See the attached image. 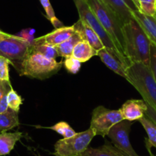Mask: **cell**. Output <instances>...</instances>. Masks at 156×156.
Masks as SVG:
<instances>
[{"mask_svg": "<svg viewBox=\"0 0 156 156\" xmlns=\"http://www.w3.org/2000/svg\"><path fill=\"white\" fill-rule=\"evenodd\" d=\"M90 128L83 132L76 133L74 136L70 138H64L58 140L55 144V156H80L87 148L95 136Z\"/></svg>", "mask_w": 156, "mask_h": 156, "instance_id": "obj_7", "label": "cell"}, {"mask_svg": "<svg viewBox=\"0 0 156 156\" xmlns=\"http://www.w3.org/2000/svg\"><path fill=\"white\" fill-rule=\"evenodd\" d=\"M149 152H150V154H151V156H154V155H153V154H151V151H149Z\"/></svg>", "mask_w": 156, "mask_h": 156, "instance_id": "obj_34", "label": "cell"}, {"mask_svg": "<svg viewBox=\"0 0 156 156\" xmlns=\"http://www.w3.org/2000/svg\"><path fill=\"white\" fill-rule=\"evenodd\" d=\"M7 101H8L9 108L18 112L20 109V106L23 103L22 97L19 95L13 88H12L11 90L7 94Z\"/></svg>", "mask_w": 156, "mask_h": 156, "instance_id": "obj_26", "label": "cell"}, {"mask_svg": "<svg viewBox=\"0 0 156 156\" xmlns=\"http://www.w3.org/2000/svg\"><path fill=\"white\" fill-rule=\"evenodd\" d=\"M94 14L103 25L119 51L125 57V41L122 31V21L110 8L107 6L102 0H86ZM129 61V60H128Z\"/></svg>", "mask_w": 156, "mask_h": 156, "instance_id": "obj_2", "label": "cell"}, {"mask_svg": "<svg viewBox=\"0 0 156 156\" xmlns=\"http://www.w3.org/2000/svg\"><path fill=\"white\" fill-rule=\"evenodd\" d=\"M147 106H148V108H147V110L145 112V115H148L151 120L154 121L156 123V110L148 104H147Z\"/></svg>", "mask_w": 156, "mask_h": 156, "instance_id": "obj_32", "label": "cell"}, {"mask_svg": "<svg viewBox=\"0 0 156 156\" xmlns=\"http://www.w3.org/2000/svg\"><path fill=\"white\" fill-rule=\"evenodd\" d=\"M75 32L71 37L64 42L61 43L59 45L56 46L58 55L63 58H69L72 56V52L76 44L81 41H85L84 35L83 33V26L81 21L79 19L74 24Z\"/></svg>", "mask_w": 156, "mask_h": 156, "instance_id": "obj_13", "label": "cell"}, {"mask_svg": "<svg viewBox=\"0 0 156 156\" xmlns=\"http://www.w3.org/2000/svg\"><path fill=\"white\" fill-rule=\"evenodd\" d=\"M12 88V87L11 85V82L0 80V99L2 98L3 95L8 94Z\"/></svg>", "mask_w": 156, "mask_h": 156, "instance_id": "obj_30", "label": "cell"}, {"mask_svg": "<svg viewBox=\"0 0 156 156\" xmlns=\"http://www.w3.org/2000/svg\"><path fill=\"white\" fill-rule=\"evenodd\" d=\"M23 136L21 132L0 133V156L7 155L14 148L16 142H19Z\"/></svg>", "mask_w": 156, "mask_h": 156, "instance_id": "obj_17", "label": "cell"}, {"mask_svg": "<svg viewBox=\"0 0 156 156\" xmlns=\"http://www.w3.org/2000/svg\"><path fill=\"white\" fill-rule=\"evenodd\" d=\"M97 55V51L87 41H81L76 44L72 52V57L80 62H86Z\"/></svg>", "mask_w": 156, "mask_h": 156, "instance_id": "obj_18", "label": "cell"}, {"mask_svg": "<svg viewBox=\"0 0 156 156\" xmlns=\"http://www.w3.org/2000/svg\"><path fill=\"white\" fill-rule=\"evenodd\" d=\"M133 122L123 119L114 125L108 133L112 145L129 156H139L135 151L129 141V133Z\"/></svg>", "mask_w": 156, "mask_h": 156, "instance_id": "obj_9", "label": "cell"}, {"mask_svg": "<svg viewBox=\"0 0 156 156\" xmlns=\"http://www.w3.org/2000/svg\"><path fill=\"white\" fill-rule=\"evenodd\" d=\"M133 2L134 3V5H136V7L137 8V9L139 11V0H132Z\"/></svg>", "mask_w": 156, "mask_h": 156, "instance_id": "obj_33", "label": "cell"}, {"mask_svg": "<svg viewBox=\"0 0 156 156\" xmlns=\"http://www.w3.org/2000/svg\"><path fill=\"white\" fill-rule=\"evenodd\" d=\"M11 61L5 57L0 55V80L4 81H10L9 64Z\"/></svg>", "mask_w": 156, "mask_h": 156, "instance_id": "obj_27", "label": "cell"}, {"mask_svg": "<svg viewBox=\"0 0 156 156\" xmlns=\"http://www.w3.org/2000/svg\"><path fill=\"white\" fill-rule=\"evenodd\" d=\"M75 32L74 25L64 26L55 28L48 34L34 38L31 43L33 44H48L54 46H58L70 38Z\"/></svg>", "mask_w": 156, "mask_h": 156, "instance_id": "obj_10", "label": "cell"}, {"mask_svg": "<svg viewBox=\"0 0 156 156\" xmlns=\"http://www.w3.org/2000/svg\"><path fill=\"white\" fill-rule=\"evenodd\" d=\"M139 121L148 135V139H146L148 150L150 149L151 146L156 148V123L146 115H144Z\"/></svg>", "mask_w": 156, "mask_h": 156, "instance_id": "obj_20", "label": "cell"}, {"mask_svg": "<svg viewBox=\"0 0 156 156\" xmlns=\"http://www.w3.org/2000/svg\"><path fill=\"white\" fill-rule=\"evenodd\" d=\"M29 48L34 52L44 55L51 59H56L59 57L56 46L48 44H33L31 42Z\"/></svg>", "mask_w": 156, "mask_h": 156, "instance_id": "obj_22", "label": "cell"}, {"mask_svg": "<svg viewBox=\"0 0 156 156\" xmlns=\"http://www.w3.org/2000/svg\"><path fill=\"white\" fill-rule=\"evenodd\" d=\"M139 12L148 16H156V0H139Z\"/></svg>", "mask_w": 156, "mask_h": 156, "instance_id": "obj_25", "label": "cell"}, {"mask_svg": "<svg viewBox=\"0 0 156 156\" xmlns=\"http://www.w3.org/2000/svg\"><path fill=\"white\" fill-rule=\"evenodd\" d=\"M30 45L31 42L24 37L2 31L0 36V55L9 60L12 65L18 70Z\"/></svg>", "mask_w": 156, "mask_h": 156, "instance_id": "obj_6", "label": "cell"}, {"mask_svg": "<svg viewBox=\"0 0 156 156\" xmlns=\"http://www.w3.org/2000/svg\"><path fill=\"white\" fill-rule=\"evenodd\" d=\"M126 56L129 63L142 62L149 67L151 41L134 17L122 27Z\"/></svg>", "mask_w": 156, "mask_h": 156, "instance_id": "obj_1", "label": "cell"}, {"mask_svg": "<svg viewBox=\"0 0 156 156\" xmlns=\"http://www.w3.org/2000/svg\"><path fill=\"white\" fill-rule=\"evenodd\" d=\"M149 67L156 81V47L151 43V47H150Z\"/></svg>", "mask_w": 156, "mask_h": 156, "instance_id": "obj_29", "label": "cell"}, {"mask_svg": "<svg viewBox=\"0 0 156 156\" xmlns=\"http://www.w3.org/2000/svg\"><path fill=\"white\" fill-rule=\"evenodd\" d=\"M7 94L2 96V97L0 99V113H3L6 112L9 109L8 101H7Z\"/></svg>", "mask_w": 156, "mask_h": 156, "instance_id": "obj_31", "label": "cell"}, {"mask_svg": "<svg viewBox=\"0 0 156 156\" xmlns=\"http://www.w3.org/2000/svg\"><path fill=\"white\" fill-rule=\"evenodd\" d=\"M126 73L127 81L137 90L144 101L156 110V81L150 67L142 62L131 63Z\"/></svg>", "mask_w": 156, "mask_h": 156, "instance_id": "obj_3", "label": "cell"}, {"mask_svg": "<svg viewBox=\"0 0 156 156\" xmlns=\"http://www.w3.org/2000/svg\"><path fill=\"white\" fill-rule=\"evenodd\" d=\"M97 56L100 57L102 62L111 70L116 74L122 76L127 80V75L126 73V67L123 64L119 61V60L112 55L106 48L100 49L97 51Z\"/></svg>", "mask_w": 156, "mask_h": 156, "instance_id": "obj_15", "label": "cell"}, {"mask_svg": "<svg viewBox=\"0 0 156 156\" xmlns=\"http://www.w3.org/2000/svg\"><path fill=\"white\" fill-rule=\"evenodd\" d=\"M147 108V103L143 100H129L119 109L123 119L134 122L139 120L145 115Z\"/></svg>", "mask_w": 156, "mask_h": 156, "instance_id": "obj_12", "label": "cell"}, {"mask_svg": "<svg viewBox=\"0 0 156 156\" xmlns=\"http://www.w3.org/2000/svg\"><path fill=\"white\" fill-rule=\"evenodd\" d=\"M80 156H129L112 145V142L105 141L104 145L99 148L88 147Z\"/></svg>", "mask_w": 156, "mask_h": 156, "instance_id": "obj_16", "label": "cell"}, {"mask_svg": "<svg viewBox=\"0 0 156 156\" xmlns=\"http://www.w3.org/2000/svg\"><path fill=\"white\" fill-rule=\"evenodd\" d=\"M19 112L9 108L6 112L0 113V133L19 126Z\"/></svg>", "mask_w": 156, "mask_h": 156, "instance_id": "obj_19", "label": "cell"}, {"mask_svg": "<svg viewBox=\"0 0 156 156\" xmlns=\"http://www.w3.org/2000/svg\"><path fill=\"white\" fill-rule=\"evenodd\" d=\"M74 2L76 8L77 9L78 14L80 16V20L86 22L94 31L97 34V35L100 37V40L103 42L104 47L112 54V55L117 58L119 60L121 63L124 65L126 68L130 65L129 61L127 58H126L119 50L115 47L112 39L108 34L107 31L105 30L103 25L100 23L98 19L94 14L93 11L91 10L90 7L87 4L86 0H73Z\"/></svg>", "mask_w": 156, "mask_h": 156, "instance_id": "obj_5", "label": "cell"}, {"mask_svg": "<svg viewBox=\"0 0 156 156\" xmlns=\"http://www.w3.org/2000/svg\"><path fill=\"white\" fill-rule=\"evenodd\" d=\"M63 63V61L58 62L56 59L46 58L29 48L17 71L20 76L44 80L58 73Z\"/></svg>", "mask_w": 156, "mask_h": 156, "instance_id": "obj_4", "label": "cell"}, {"mask_svg": "<svg viewBox=\"0 0 156 156\" xmlns=\"http://www.w3.org/2000/svg\"><path fill=\"white\" fill-rule=\"evenodd\" d=\"M37 128H44V129H49L55 131L58 133V134L62 136L64 138H70L72 137L76 134V132L74 131L73 128L69 125L67 122H59L54 125L53 126H49V127H41V126H36Z\"/></svg>", "mask_w": 156, "mask_h": 156, "instance_id": "obj_23", "label": "cell"}, {"mask_svg": "<svg viewBox=\"0 0 156 156\" xmlns=\"http://www.w3.org/2000/svg\"><path fill=\"white\" fill-rule=\"evenodd\" d=\"M82 22V26H83V33L84 35L85 41H87L97 51H100V49L103 48L104 45H103V42L100 40V37L97 35V33L87 25L85 22L80 20Z\"/></svg>", "mask_w": 156, "mask_h": 156, "instance_id": "obj_21", "label": "cell"}, {"mask_svg": "<svg viewBox=\"0 0 156 156\" xmlns=\"http://www.w3.org/2000/svg\"><path fill=\"white\" fill-rule=\"evenodd\" d=\"M102 1L119 16L123 25L128 23L133 19V12L138 10L132 0H102Z\"/></svg>", "mask_w": 156, "mask_h": 156, "instance_id": "obj_11", "label": "cell"}, {"mask_svg": "<svg viewBox=\"0 0 156 156\" xmlns=\"http://www.w3.org/2000/svg\"><path fill=\"white\" fill-rule=\"evenodd\" d=\"M133 16L148 36L151 44L156 47V16H148L139 11H133Z\"/></svg>", "mask_w": 156, "mask_h": 156, "instance_id": "obj_14", "label": "cell"}, {"mask_svg": "<svg viewBox=\"0 0 156 156\" xmlns=\"http://www.w3.org/2000/svg\"><path fill=\"white\" fill-rule=\"evenodd\" d=\"M39 1H40L41 5H42L44 11H45L47 19L51 22L53 26L55 27V28L64 27V25H63L62 22L60 20H58V18L55 16V11H54V9L52 8V5L50 2V0H39Z\"/></svg>", "mask_w": 156, "mask_h": 156, "instance_id": "obj_24", "label": "cell"}, {"mask_svg": "<svg viewBox=\"0 0 156 156\" xmlns=\"http://www.w3.org/2000/svg\"><path fill=\"white\" fill-rule=\"evenodd\" d=\"M63 64L64 65L65 68L67 69V71L70 73H77L80 70V67H81V62L75 59L73 57H69V58H66L64 59Z\"/></svg>", "mask_w": 156, "mask_h": 156, "instance_id": "obj_28", "label": "cell"}, {"mask_svg": "<svg viewBox=\"0 0 156 156\" xmlns=\"http://www.w3.org/2000/svg\"><path fill=\"white\" fill-rule=\"evenodd\" d=\"M2 31H1V30H0V36H1V34H2Z\"/></svg>", "mask_w": 156, "mask_h": 156, "instance_id": "obj_35", "label": "cell"}, {"mask_svg": "<svg viewBox=\"0 0 156 156\" xmlns=\"http://www.w3.org/2000/svg\"><path fill=\"white\" fill-rule=\"evenodd\" d=\"M123 120L120 109H109L103 106L96 107L92 112L90 126L96 136L105 137L110 129Z\"/></svg>", "mask_w": 156, "mask_h": 156, "instance_id": "obj_8", "label": "cell"}]
</instances>
